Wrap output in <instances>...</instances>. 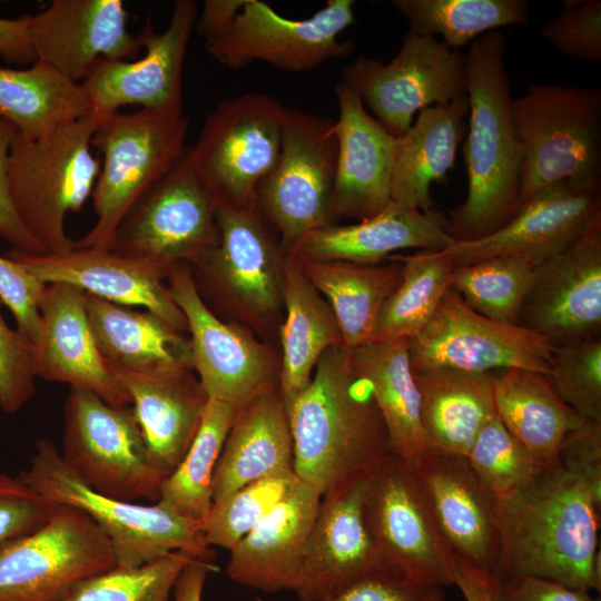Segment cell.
<instances>
[{
	"label": "cell",
	"instance_id": "obj_48",
	"mask_svg": "<svg viewBox=\"0 0 601 601\" xmlns=\"http://www.w3.org/2000/svg\"><path fill=\"white\" fill-rule=\"evenodd\" d=\"M540 33L566 57L601 61V1H565L564 9Z\"/></svg>",
	"mask_w": 601,
	"mask_h": 601
},
{
	"label": "cell",
	"instance_id": "obj_35",
	"mask_svg": "<svg viewBox=\"0 0 601 601\" xmlns=\"http://www.w3.org/2000/svg\"><path fill=\"white\" fill-rule=\"evenodd\" d=\"M495 412L504 427L541 466L558 464L565 436L584 420L554 391L543 373L505 368L493 372Z\"/></svg>",
	"mask_w": 601,
	"mask_h": 601
},
{
	"label": "cell",
	"instance_id": "obj_27",
	"mask_svg": "<svg viewBox=\"0 0 601 601\" xmlns=\"http://www.w3.org/2000/svg\"><path fill=\"white\" fill-rule=\"evenodd\" d=\"M337 164L329 213L357 221L381 213L392 201L395 137L367 111L343 81L335 85Z\"/></svg>",
	"mask_w": 601,
	"mask_h": 601
},
{
	"label": "cell",
	"instance_id": "obj_47",
	"mask_svg": "<svg viewBox=\"0 0 601 601\" xmlns=\"http://www.w3.org/2000/svg\"><path fill=\"white\" fill-rule=\"evenodd\" d=\"M546 376L584 421L601 423V338L555 347Z\"/></svg>",
	"mask_w": 601,
	"mask_h": 601
},
{
	"label": "cell",
	"instance_id": "obj_54",
	"mask_svg": "<svg viewBox=\"0 0 601 601\" xmlns=\"http://www.w3.org/2000/svg\"><path fill=\"white\" fill-rule=\"evenodd\" d=\"M16 134L17 128L13 124L0 118V237L13 250L26 254H43L20 220L10 195L8 179L9 155Z\"/></svg>",
	"mask_w": 601,
	"mask_h": 601
},
{
	"label": "cell",
	"instance_id": "obj_22",
	"mask_svg": "<svg viewBox=\"0 0 601 601\" xmlns=\"http://www.w3.org/2000/svg\"><path fill=\"white\" fill-rule=\"evenodd\" d=\"M121 0H53L30 14L36 61L81 83L100 60H134L142 50Z\"/></svg>",
	"mask_w": 601,
	"mask_h": 601
},
{
	"label": "cell",
	"instance_id": "obj_14",
	"mask_svg": "<svg viewBox=\"0 0 601 601\" xmlns=\"http://www.w3.org/2000/svg\"><path fill=\"white\" fill-rule=\"evenodd\" d=\"M115 566L99 526L58 504L46 523L0 553V601H63L79 582Z\"/></svg>",
	"mask_w": 601,
	"mask_h": 601
},
{
	"label": "cell",
	"instance_id": "obj_6",
	"mask_svg": "<svg viewBox=\"0 0 601 601\" xmlns=\"http://www.w3.org/2000/svg\"><path fill=\"white\" fill-rule=\"evenodd\" d=\"M18 479L43 497L86 513L105 533L117 566L135 568L171 552L214 561L200 522L155 503L142 505L102 495L86 485L48 440L36 444L28 469Z\"/></svg>",
	"mask_w": 601,
	"mask_h": 601
},
{
	"label": "cell",
	"instance_id": "obj_55",
	"mask_svg": "<svg viewBox=\"0 0 601 601\" xmlns=\"http://www.w3.org/2000/svg\"><path fill=\"white\" fill-rule=\"evenodd\" d=\"M491 601H601L592 592L535 577L492 578Z\"/></svg>",
	"mask_w": 601,
	"mask_h": 601
},
{
	"label": "cell",
	"instance_id": "obj_24",
	"mask_svg": "<svg viewBox=\"0 0 601 601\" xmlns=\"http://www.w3.org/2000/svg\"><path fill=\"white\" fill-rule=\"evenodd\" d=\"M601 213L600 186L555 183L524 203L504 227L483 238L452 240L443 252L454 266L495 256H515L533 266L575 240Z\"/></svg>",
	"mask_w": 601,
	"mask_h": 601
},
{
	"label": "cell",
	"instance_id": "obj_20",
	"mask_svg": "<svg viewBox=\"0 0 601 601\" xmlns=\"http://www.w3.org/2000/svg\"><path fill=\"white\" fill-rule=\"evenodd\" d=\"M413 470L454 559L492 577L501 549L496 497L465 456L426 450Z\"/></svg>",
	"mask_w": 601,
	"mask_h": 601
},
{
	"label": "cell",
	"instance_id": "obj_45",
	"mask_svg": "<svg viewBox=\"0 0 601 601\" xmlns=\"http://www.w3.org/2000/svg\"><path fill=\"white\" fill-rule=\"evenodd\" d=\"M194 559L176 551L140 566H115L79 582L63 601H169L180 572Z\"/></svg>",
	"mask_w": 601,
	"mask_h": 601
},
{
	"label": "cell",
	"instance_id": "obj_42",
	"mask_svg": "<svg viewBox=\"0 0 601 601\" xmlns=\"http://www.w3.org/2000/svg\"><path fill=\"white\" fill-rule=\"evenodd\" d=\"M401 266V282L380 312L374 341L411 338L420 333L450 288L454 267L443 250L391 255Z\"/></svg>",
	"mask_w": 601,
	"mask_h": 601
},
{
	"label": "cell",
	"instance_id": "obj_25",
	"mask_svg": "<svg viewBox=\"0 0 601 601\" xmlns=\"http://www.w3.org/2000/svg\"><path fill=\"white\" fill-rule=\"evenodd\" d=\"M8 258L45 284L67 283L105 300L140 306L174 328L187 323L165 283L169 269L108 248H78L59 254H26L11 249Z\"/></svg>",
	"mask_w": 601,
	"mask_h": 601
},
{
	"label": "cell",
	"instance_id": "obj_41",
	"mask_svg": "<svg viewBox=\"0 0 601 601\" xmlns=\"http://www.w3.org/2000/svg\"><path fill=\"white\" fill-rule=\"evenodd\" d=\"M405 19L408 32L436 35L446 46L460 49L476 38L502 27L526 24V0H393Z\"/></svg>",
	"mask_w": 601,
	"mask_h": 601
},
{
	"label": "cell",
	"instance_id": "obj_9",
	"mask_svg": "<svg viewBox=\"0 0 601 601\" xmlns=\"http://www.w3.org/2000/svg\"><path fill=\"white\" fill-rule=\"evenodd\" d=\"M66 464L93 491L114 499L157 502L164 476L151 465L131 405L114 406L70 388L65 402Z\"/></svg>",
	"mask_w": 601,
	"mask_h": 601
},
{
	"label": "cell",
	"instance_id": "obj_16",
	"mask_svg": "<svg viewBox=\"0 0 601 601\" xmlns=\"http://www.w3.org/2000/svg\"><path fill=\"white\" fill-rule=\"evenodd\" d=\"M554 348L545 336L476 313L451 286L423 329L408 338L413 371L523 368L546 375Z\"/></svg>",
	"mask_w": 601,
	"mask_h": 601
},
{
	"label": "cell",
	"instance_id": "obj_38",
	"mask_svg": "<svg viewBox=\"0 0 601 601\" xmlns=\"http://www.w3.org/2000/svg\"><path fill=\"white\" fill-rule=\"evenodd\" d=\"M295 260L328 300L344 346L352 349L374 341L382 306L401 282L400 264Z\"/></svg>",
	"mask_w": 601,
	"mask_h": 601
},
{
	"label": "cell",
	"instance_id": "obj_11",
	"mask_svg": "<svg viewBox=\"0 0 601 601\" xmlns=\"http://www.w3.org/2000/svg\"><path fill=\"white\" fill-rule=\"evenodd\" d=\"M284 109L272 96L245 92L207 116L190 154L217 206L254 205L279 154Z\"/></svg>",
	"mask_w": 601,
	"mask_h": 601
},
{
	"label": "cell",
	"instance_id": "obj_5",
	"mask_svg": "<svg viewBox=\"0 0 601 601\" xmlns=\"http://www.w3.org/2000/svg\"><path fill=\"white\" fill-rule=\"evenodd\" d=\"M521 200L560 181L600 186L601 89L531 83L512 100Z\"/></svg>",
	"mask_w": 601,
	"mask_h": 601
},
{
	"label": "cell",
	"instance_id": "obj_12",
	"mask_svg": "<svg viewBox=\"0 0 601 601\" xmlns=\"http://www.w3.org/2000/svg\"><path fill=\"white\" fill-rule=\"evenodd\" d=\"M363 514L385 568L426 584H453L454 556L414 470L393 453L367 475Z\"/></svg>",
	"mask_w": 601,
	"mask_h": 601
},
{
	"label": "cell",
	"instance_id": "obj_43",
	"mask_svg": "<svg viewBox=\"0 0 601 601\" xmlns=\"http://www.w3.org/2000/svg\"><path fill=\"white\" fill-rule=\"evenodd\" d=\"M533 268L521 257L495 256L454 266L450 286L476 313L501 323L519 325Z\"/></svg>",
	"mask_w": 601,
	"mask_h": 601
},
{
	"label": "cell",
	"instance_id": "obj_30",
	"mask_svg": "<svg viewBox=\"0 0 601 601\" xmlns=\"http://www.w3.org/2000/svg\"><path fill=\"white\" fill-rule=\"evenodd\" d=\"M439 211L394 201L381 213L349 225H326L300 239L287 254L297 260L381 264L402 249L443 250L453 239Z\"/></svg>",
	"mask_w": 601,
	"mask_h": 601
},
{
	"label": "cell",
	"instance_id": "obj_4",
	"mask_svg": "<svg viewBox=\"0 0 601 601\" xmlns=\"http://www.w3.org/2000/svg\"><path fill=\"white\" fill-rule=\"evenodd\" d=\"M100 116L90 112L39 138L17 131L10 149L8 179L14 209L42 249L59 255L75 248L65 219L91 196L100 164L91 140Z\"/></svg>",
	"mask_w": 601,
	"mask_h": 601
},
{
	"label": "cell",
	"instance_id": "obj_57",
	"mask_svg": "<svg viewBox=\"0 0 601 601\" xmlns=\"http://www.w3.org/2000/svg\"><path fill=\"white\" fill-rule=\"evenodd\" d=\"M245 0H206L195 30L205 41L221 33L234 20Z\"/></svg>",
	"mask_w": 601,
	"mask_h": 601
},
{
	"label": "cell",
	"instance_id": "obj_58",
	"mask_svg": "<svg viewBox=\"0 0 601 601\" xmlns=\"http://www.w3.org/2000/svg\"><path fill=\"white\" fill-rule=\"evenodd\" d=\"M217 571L213 561L191 560L175 584V601H201L204 584L210 572Z\"/></svg>",
	"mask_w": 601,
	"mask_h": 601
},
{
	"label": "cell",
	"instance_id": "obj_44",
	"mask_svg": "<svg viewBox=\"0 0 601 601\" xmlns=\"http://www.w3.org/2000/svg\"><path fill=\"white\" fill-rule=\"evenodd\" d=\"M296 480L294 471L276 473L214 502L200 523L208 546L230 551L278 503Z\"/></svg>",
	"mask_w": 601,
	"mask_h": 601
},
{
	"label": "cell",
	"instance_id": "obj_40",
	"mask_svg": "<svg viewBox=\"0 0 601 601\" xmlns=\"http://www.w3.org/2000/svg\"><path fill=\"white\" fill-rule=\"evenodd\" d=\"M236 410L234 404L208 398L189 449L162 479L157 503L201 523L213 505V479Z\"/></svg>",
	"mask_w": 601,
	"mask_h": 601
},
{
	"label": "cell",
	"instance_id": "obj_34",
	"mask_svg": "<svg viewBox=\"0 0 601 601\" xmlns=\"http://www.w3.org/2000/svg\"><path fill=\"white\" fill-rule=\"evenodd\" d=\"M97 346L110 367L164 372L191 367L189 338L150 312H139L86 293Z\"/></svg>",
	"mask_w": 601,
	"mask_h": 601
},
{
	"label": "cell",
	"instance_id": "obj_7",
	"mask_svg": "<svg viewBox=\"0 0 601 601\" xmlns=\"http://www.w3.org/2000/svg\"><path fill=\"white\" fill-rule=\"evenodd\" d=\"M188 127L184 116L146 109L100 116L91 140L102 156L91 194L96 221L75 247H109L125 215L187 148Z\"/></svg>",
	"mask_w": 601,
	"mask_h": 601
},
{
	"label": "cell",
	"instance_id": "obj_29",
	"mask_svg": "<svg viewBox=\"0 0 601 601\" xmlns=\"http://www.w3.org/2000/svg\"><path fill=\"white\" fill-rule=\"evenodd\" d=\"M130 398L151 465L164 477L180 463L208 401L193 370L134 372L110 367Z\"/></svg>",
	"mask_w": 601,
	"mask_h": 601
},
{
	"label": "cell",
	"instance_id": "obj_23",
	"mask_svg": "<svg viewBox=\"0 0 601 601\" xmlns=\"http://www.w3.org/2000/svg\"><path fill=\"white\" fill-rule=\"evenodd\" d=\"M216 223V245L193 265L247 313L272 315L283 299L286 256L269 223L255 205H219Z\"/></svg>",
	"mask_w": 601,
	"mask_h": 601
},
{
	"label": "cell",
	"instance_id": "obj_50",
	"mask_svg": "<svg viewBox=\"0 0 601 601\" xmlns=\"http://www.w3.org/2000/svg\"><path fill=\"white\" fill-rule=\"evenodd\" d=\"M57 506L18 477L0 473V553L46 523Z\"/></svg>",
	"mask_w": 601,
	"mask_h": 601
},
{
	"label": "cell",
	"instance_id": "obj_8",
	"mask_svg": "<svg viewBox=\"0 0 601 601\" xmlns=\"http://www.w3.org/2000/svg\"><path fill=\"white\" fill-rule=\"evenodd\" d=\"M336 164L335 119L285 106L279 154L259 183L254 205L278 234L286 253L331 224Z\"/></svg>",
	"mask_w": 601,
	"mask_h": 601
},
{
	"label": "cell",
	"instance_id": "obj_2",
	"mask_svg": "<svg viewBox=\"0 0 601 601\" xmlns=\"http://www.w3.org/2000/svg\"><path fill=\"white\" fill-rule=\"evenodd\" d=\"M504 52L505 38L495 30L472 41L465 53L469 129L463 157L467 196L444 219L445 230L454 240H476L497 231L524 205Z\"/></svg>",
	"mask_w": 601,
	"mask_h": 601
},
{
	"label": "cell",
	"instance_id": "obj_10",
	"mask_svg": "<svg viewBox=\"0 0 601 601\" xmlns=\"http://www.w3.org/2000/svg\"><path fill=\"white\" fill-rule=\"evenodd\" d=\"M216 210L187 147L125 215L108 249L166 269L193 265L217 243Z\"/></svg>",
	"mask_w": 601,
	"mask_h": 601
},
{
	"label": "cell",
	"instance_id": "obj_51",
	"mask_svg": "<svg viewBox=\"0 0 601 601\" xmlns=\"http://www.w3.org/2000/svg\"><path fill=\"white\" fill-rule=\"evenodd\" d=\"M327 601H445L442 587L382 568L347 585Z\"/></svg>",
	"mask_w": 601,
	"mask_h": 601
},
{
	"label": "cell",
	"instance_id": "obj_59",
	"mask_svg": "<svg viewBox=\"0 0 601 601\" xmlns=\"http://www.w3.org/2000/svg\"><path fill=\"white\" fill-rule=\"evenodd\" d=\"M453 584L465 601H491L492 577L454 559Z\"/></svg>",
	"mask_w": 601,
	"mask_h": 601
},
{
	"label": "cell",
	"instance_id": "obj_33",
	"mask_svg": "<svg viewBox=\"0 0 601 601\" xmlns=\"http://www.w3.org/2000/svg\"><path fill=\"white\" fill-rule=\"evenodd\" d=\"M413 375L426 450L466 457L481 428L496 414L493 372L434 367L414 370Z\"/></svg>",
	"mask_w": 601,
	"mask_h": 601
},
{
	"label": "cell",
	"instance_id": "obj_15",
	"mask_svg": "<svg viewBox=\"0 0 601 601\" xmlns=\"http://www.w3.org/2000/svg\"><path fill=\"white\" fill-rule=\"evenodd\" d=\"M465 53L433 36L406 32L388 62L361 57L342 70V81L393 137H401L422 109L465 95Z\"/></svg>",
	"mask_w": 601,
	"mask_h": 601
},
{
	"label": "cell",
	"instance_id": "obj_49",
	"mask_svg": "<svg viewBox=\"0 0 601 601\" xmlns=\"http://www.w3.org/2000/svg\"><path fill=\"white\" fill-rule=\"evenodd\" d=\"M32 344L8 325L0 308V407L17 413L35 393Z\"/></svg>",
	"mask_w": 601,
	"mask_h": 601
},
{
	"label": "cell",
	"instance_id": "obj_26",
	"mask_svg": "<svg viewBox=\"0 0 601 601\" xmlns=\"http://www.w3.org/2000/svg\"><path fill=\"white\" fill-rule=\"evenodd\" d=\"M32 344L37 377L90 391L114 406L130 398L101 355L86 311V293L67 283L46 285Z\"/></svg>",
	"mask_w": 601,
	"mask_h": 601
},
{
	"label": "cell",
	"instance_id": "obj_28",
	"mask_svg": "<svg viewBox=\"0 0 601 601\" xmlns=\"http://www.w3.org/2000/svg\"><path fill=\"white\" fill-rule=\"evenodd\" d=\"M322 493L297 477L229 552L230 580L262 592L290 590L302 566Z\"/></svg>",
	"mask_w": 601,
	"mask_h": 601
},
{
	"label": "cell",
	"instance_id": "obj_32",
	"mask_svg": "<svg viewBox=\"0 0 601 601\" xmlns=\"http://www.w3.org/2000/svg\"><path fill=\"white\" fill-rule=\"evenodd\" d=\"M469 116L466 93L422 109L416 120L395 138L392 160V201L422 211L433 207L431 186L447 180L454 167Z\"/></svg>",
	"mask_w": 601,
	"mask_h": 601
},
{
	"label": "cell",
	"instance_id": "obj_1",
	"mask_svg": "<svg viewBox=\"0 0 601 601\" xmlns=\"http://www.w3.org/2000/svg\"><path fill=\"white\" fill-rule=\"evenodd\" d=\"M500 559L492 578L535 577L588 592L601 589V506L589 485L559 463L540 466L497 500Z\"/></svg>",
	"mask_w": 601,
	"mask_h": 601
},
{
	"label": "cell",
	"instance_id": "obj_37",
	"mask_svg": "<svg viewBox=\"0 0 601 601\" xmlns=\"http://www.w3.org/2000/svg\"><path fill=\"white\" fill-rule=\"evenodd\" d=\"M283 300L286 318L280 332L283 362L278 390L288 410L308 386L322 354L343 344V338L327 300L288 254L284 263Z\"/></svg>",
	"mask_w": 601,
	"mask_h": 601
},
{
	"label": "cell",
	"instance_id": "obj_52",
	"mask_svg": "<svg viewBox=\"0 0 601 601\" xmlns=\"http://www.w3.org/2000/svg\"><path fill=\"white\" fill-rule=\"evenodd\" d=\"M45 283L19 264L0 255V300L11 311L17 329L33 344L39 327V305Z\"/></svg>",
	"mask_w": 601,
	"mask_h": 601
},
{
	"label": "cell",
	"instance_id": "obj_39",
	"mask_svg": "<svg viewBox=\"0 0 601 601\" xmlns=\"http://www.w3.org/2000/svg\"><path fill=\"white\" fill-rule=\"evenodd\" d=\"M91 112L80 83L36 61L28 68L0 67V118L27 138H39Z\"/></svg>",
	"mask_w": 601,
	"mask_h": 601
},
{
	"label": "cell",
	"instance_id": "obj_36",
	"mask_svg": "<svg viewBox=\"0 0 601 601\" xmlns=\"http://www.w3.org/2000/svg\"><path fill=\"white\" fill-rule=\"evenodd\" d=\"M349 358L354 371L371 386L386 427L391 452L414 469L426 445L408 339L372 341L349 349Z\"/></svg>",
	"mask_w": 601,
	"mask_h": 601
},
{
	"label": "cell",
	"instance_id": "obj_18",
	"mask_svg": "<svg viewBox=\"0 0 601 601\" xmlns=\"http://www.w3.org/2000/svg\"><path fill=\"white\" fill-rule=\"evenodd\" d=\"M519 326L554 347L601 338V213L575 240L534 266Z\"/></svg>",
	"mask_w": 601,
	"mask_h": 601
},
{
	"label": "cell",
	"instance_id": "obj_31",
	"mask_svg": "<svg viewBox=\"0 0 601 601\" xmlns=\"http://www.w3.org/2000/svg\"><path fill=\"white\" fill-rule=\"evenodd\" d=\"M293 465L288 413L275 386L237 407L215 470L213 503Z\"/></svg>",
	"mask_w": 601,
	"mask_h": 601
},
{
	"label": "cell",
	"instance_id": "obj_60",
	"mask_svg": "<svg viewBox=\"0 0 601 601\" xmlns=\"http://www.w3.org/2000/svg\"><path fill=\"white\" fill-rule=\"evenodd\" d=\"M254 601H263L262 599H255Z\"/></svg>",
	"mask_w": 601,
	"mask_h": 601
},
{
	"label": "cell",
	"instance_id": "obj_3",
	"mask_svg": "<svg viewBox=\"0 0 601 601\" xmlns=\"http://www.w3.org/2000/svg\"><path fill=\"white\" fill-rule=\"evenodd\" d=\"M287 413L294 473L322 495L371 473L392 453L371 386L354 371L343 344L322 354Z\"/></svg>",
	"mask_w": 601,
	"mask_h": 601
},
{
	"label": "cell",
	"instance_id": "obj_56",
	"mask_svg": "<svg viewBox=\"0 0 601 601\" xmlns=\"http://www.w3.org/2000/svg\"><path fill=\"white\" fill-rule=\"evenodd\" d=\"M30 14L0 17V58L8 63L31 66L36 62L29 33Z\"/></svg>",
	"mask_w": 601,
	"mask_h": 601
},
{
	"label": "cell",
	"instance_id": "obj_21",
	"mask_svg": "<svg viewBox=\"0 0 601 601\" xmlns=\"http://www.w3.org/2000/svg\"><path fill=\"white\" fill-rule=\"evenodd\" d=\"M368 474L322 495L305 556L290 589L300 601H327L353 582L385 568L363 514Z\"/></svg>",
	"mask_w": 601,
	"mask_h": 601
},
{
	"label": "cell",
	"instance_id": "obj_13",
	"mask_svg": "<svg viewBox=\"0 0 601 601\" xmlns=\"http://www.w3.org/2000/svg\"><path fill=\"white\" fill-rule=\"evenodd\" d=\"M354 6L353 0H327L312 17L289 19L264 1L245 0L231 23L205 47L230 69L260 61L285 71H309L354 51L353 41H339L356 22Z\"/></svg>",
	"mask_w": 601,
	"mask_h": 601
},
{
	"label": "cell",
	"instance_id": "obj_19",
	"mask_svg": "<svg viewBox=\"0 0 601 601\" xmlns=\"http://www.w3.org/2000/svg\"><path fill=\"white\" fill-rule=\"evenodd\" d=\"M166 280L174 302L186 318L191 367L208 398L239 407L277 386L266 347L210 311L188 264L171 266Z\"/></svg>",
	"mask_w": 601,
	"mask_h": 601
},
{
	"label": "cell",
	"instance_id": "obj_17",
	"mask_svg": "<svg viewBox=\"0 0 601 601\" xmlns=\"http://www.w3.org/2000/svg\"><path fill=\"white\" fill-rule=\"evenodd\" d=\"M198 7L177 0L161 32L146 20L138 39L145 55L134 60H100L80 83L91 112L104 116L129 105L168 116H184L183 70Z\"/></svg>",
	"mask_w": 601,
	"mask_h": 601
},
{
	"label": "cell",
	"instance_id": "obj_53",
	"mask_svg": "<svg viewBox=\"0 0 601 601\" xmlns=\"http://www.w3.org/2000/svg\"><path fill=\"white\" fill-rule=\"evenodd\" d=\"M558 463L583 480L601 506V423L584 421L563 440Z\"/></svg>",
	"mask_w": 601,
	"mask_h": 601
},
{
	"label": "cell",
	"instance_id": "obj_46",
	"mask_svg": "<svg viewBox=\"0 0 601 601\" xmlns=\"http://www.w3.org/2000/svg\"><path fill=\"white\" fill-rule=\"evenodd\" d=\"M466 459L496 500L524 484L541 466L496 414L481 428Z\"/></svg>",
	"mask_w": 601,
	"mask_h": 601
}]
</instances>
